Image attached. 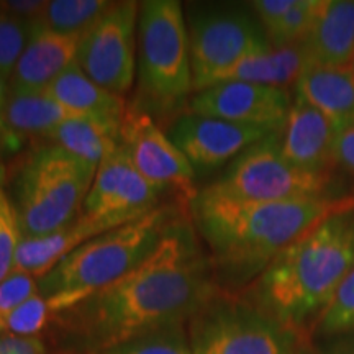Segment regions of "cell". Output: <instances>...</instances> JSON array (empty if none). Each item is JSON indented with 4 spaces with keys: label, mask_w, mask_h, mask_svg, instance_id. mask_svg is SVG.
I'll return each instance as SVG.
<instances>
[{
    "label": "cell",
    "mask_w": 354,
    "mask_h": 354,
    "mask_svg": "<svg viewBox=\"0 0 354 354\" xmlns=\"http://www.w3.org/2000/svg\"><path fill=\"white\" fill-rule=\"evenodd\" d=\"M218 290L209 256L184 212L135 269L53 320L68 351L94 354L184 325Z\"/></svg>",
    "instance_id": "6da1fadb"
},
{
    "label": "cell",
    "mask_w": 354,
    "mask_h": 354,
    "mask_svg": "<svg viewBox=\"0 0 354 354\" xmlns=\"http://www.w3.org/2000/svg\"><path fill=\"white\" fill-rule=\"evenodd\" d=\"M351 207L354 194L259 202L203 187L189 202L187 212L207 248L216 282L223 290L233 292L256 281L281 251L308 230Z\"/></svg>",
    "instance_id": "7a4b0ae2"
},
{
    "label": "cell",
    "mask_w": 354,
    "mask_h": 354,
    "mask_svg": "<svg viewBox=\"0 0 354 354\" xmlns=\"http://www.w3.org/2000/svg\"><path fill=\"white\" fill-rule=\"evenodd\" d=\"M354 268V207L338 212L281 251L256 279L250 299L307 338Z\"/></svg>",
    "instance_id": "3957f363"
},
{
    "label": "cell",
    "mask_w": 354,
    "mask_h": 354,
    "mask_svg": "<svg viewBox=\"0 0 354 354\" xmlns=\"http://www.w3.org/2000/svg\"><path fill=\"white\" fill-rule=\"evenodd\" d=\"M179 215L174 205H158L122 227L92 238L61 259L38 279V292L46 299L53 317L68 312L135 269L151 254Z\"/></svg>",
    "instance_id": "277c9868"
},
{
    "label": "cell",
    "mask_w": 354,
    "mask_h": 354,
    "mask_svg": "<svg viewBox=\"0 0 354 354\" xmlns=\"http://www.w3.org/2000/svg\"><path fill=\"white\" fill-rule=\"evenodd\" d=\"M95 171L48 141L33 146L13 167L8 187L24 236H46L76 218Z\"/></svg>",
    "instance_id": "5b68a950"
},
{
    "label": "cell",
    "mask_w": 354,
    "mask_h": 354,
    "mask_svg": "<svg viewBox=\"0 0 354 354\" xmlns=\"http://www.w3.org/2000/svg\"><path fill=\"white\" fill-rule=\"evenodd\" d=\"M136 109L172 112L194 94L189 35L183 3L146 0L140 3L136 50Z\"/></svg>",
    "instance_id": "8992f818"
},
{
    "label": "cell",
    "mask_w": 354,
    "mask_h": 354,
    "mask_svg": "<svg viewBox=\"0 0 354 354\" xmlns=\"http://www.w3.org/2000/svg\"><path fill=\"white\" fill-rule=\"evenodd\" d=\"M192 354H299L304 338L250 297L218 290L190 317Z\"/></svg>",
    "instance_id": "52a82bcc"
},
{
    "label": "cell",
    "mask_w": 354,
    "mask_h": 354,
    "mask_svg": "<svg viewBox=\"0 0 354 354\" xmlns=\"http://www.w3.org/2000/svg\"><path fill=\"white\" fill-rule=\"evenodd\" d=\"M281 133L274 131L241 153L207 189L234 198L259 202L300 201L331 196L335 172H313L292 165L281 151Z\"/></svg>",
    "instance_id": "ba28073f"
},
{
    "label": "cell",
    "mask_w": 354,
    "mask_h": 354,
    "mask_svg": "<svg viewBox=\"0 0 354 354\" xmlns=\"http://www.w3.org/2000/svg\"><path fill=\"white\" fill-rule=\"evenodd\" d=\"M194 92L243 57L271 50L258 19L241 8L194 7L185 15Z\"/></svg>",
    "instance_id": "9c48e42d"
},
{
    "label": "cell",
    "mask_w": 354,
    "mask_h": 354,
    "mask_svg": "<svg viewBox=\"0 0 354 354\" xmlns=\"http://www.w3.org/2000/svg\"><path fill=\"white\" fill-rule=\"evenodd\" d=\"M140 2H113L95 24L82 33L77 64L88 79L123 97L136 77Z\"/></svg>",
    "instance_id": "30bf717a"
},
{
    "label": "cell",
    "mask_w": 354,
    "mask_h": 354,
    "mask_svg": "<svg viewBox=\"0 0 354 354\" xmlns=\"http://www.w3.org/2000/svg\"><path fill=\"white\" fill-rule=\"evenodd\" d=\"M120 146L146 179L174 190L185 205L197 196L192 166L149 113L128 107L120 125Z\"/></svg>",
    "instance_id": "8fae6325"
},
{
    "label": "cell",
    "mask_w": 354,
    "mask_h": 354,
    "mask_svg": "<svg viewBox=\"0 0 354 354\" xmlns=\"http://www.w3.org/2000/svg\"><path fill=\"white\" fill-rule=\"evenodd\" d=\"M274 131L279 130L240 125L185 112L172 120L167 136L187 158L194 172H207L236 159Z\"/></svg>",
    "instance_id": "7c38bea8"
},
{
    "label": "cell",
    "mask_w": 354,
    "mask_h": 354,
    "mask_svg": "<svg viewBox=\"0 0 354 354\" xmlns=\"http://www.w3.org/2000/svg\"><path fill=\"white\" fill-rule=\"evenodd\" d=\"M292 97L284 88L248 82H221L194 92L187 112L201 117L281 130Z\"/></svg>",
    "instance_id": "4fadbf2b"
},
{
    "label": "cell",
    "mask_w": 354,
    "mask_h": 354,
    "mask_svg": "<svg viewBox=\"0 0 354 354\" xmlns=\"http://www.w3.org/2000/svg\"><path fill=\"white\" fill-rule=\"evenodd\" d=\"M166 189L148 180L133 166L122 146L97 167L82 212L92 215L141 216L156 209Z\"/></svg>",
    "instance_id": "5bb4252c"
},
{
    "label": "cell",
    "mask_w": 354,
    "mask_h": 354,
    "mask_svg": "<svg viewBox=\"0 0 354 354\" xmlns=\"http://www.w3.org/2000/svg\"><path fill=\"white\" fill-rule=\"evenodd\" d=\"M138 216L128 215H92L81 212L71 223L57 232L41 238L21 240L13 263V272H25L35 279L43 277L66 256L86 245L92 238L122 227Z\"/></svg>",
    "instance_id": "9a60e30c"
},
{
    "label": "cell",
    "mask_w": 354,
    "mask_h": 354,
    "mask_svg": "<svg viewBox=\"0 0 354 354\" xmlns=\"http://www.w3.org/2000/svg\"><path fill=\"white\" fill-rule=\"evenodd\" d=\"M336 128L328 118L295 94L281 133V151L292 165L313 172H335Z\"/></svg>",
    "instance_id": "2e32d148"
},
{
    "label": "cell",
    "mask_w": 354,
    "mask_h": 354,
    "mask_svg": "<svg viewBox=\"0 0 354 354\" xmlns=\"http://www.w3.org/2000/svg\"><path fill=\"white\" fill-rule=\"evenodd\" d=\"M82 35L59 33L33 25L19 63L8 79V92H41L77 63Z\"/></svg>",
    "instance_id": "e0dca14e"
},
{
    "label": "cell",
    "mask_w": 354,
    "mask_h": 354,
    "mask_svg": "<svg viewBox=\"0 0 354 354\" xmlns=\"http://www.w3.org/2000/svg\"><path fill=\"white\" fill-rule=\"evenodd\" d=\"M302 44L310 66L353 68L354 0H325Z\"/></svg>",
    "instance_id": "ac0fdd59"
},
{
    "label": "cell",
    "mask_w": 354,
    "mask_h": 354,
    "mask_svg": "<svg viewBox=\"0 0 354 354\" xmlns=\"http://www.w3.org/2000/svg\"><path fill=\"white\" fill-rule=\"evenodd\" d=\"M307 66L308 57L302 43L272 46L271 50L243 57L230 68L220 71L207 87L221 82H248L287 91V87L297 84Z\"/></svg>",
    "instance_id": "d6986e66"
},
{
    "label": "cell",
    "mask_w": 354,
    "mask_h": 354,
    "mask_svg": "<svg viewBox=\"0 0 354 354\" xmlns=\"http://www.w3.org/2000/svg\"><path fill=\"white\" fill-rule=\"evenodd\" d=\"M295 94L320 110L338 133L354 123V66L320 68L308 64L295 84Z\"/></svg>",
    "instance_id": "ffe728a7"
},
{
    "label": "cell",
    "mask_w": 354,
    "mask_h": 354,
    "mask_svg": "<svg viewBox=\"0 0 354 354\" xmlns=\"http://www.w3.org/2000/svg\"><path fill=\"white\" fill-rule=\"evenodd\" d=\"M43 92L71 112L84 117L122 123L128 110L123 97L88 79L77 63L57 76Z\"/></svg>",
    "instance_id": "44dd1931"
},
{
    "label": "cell",
    "mask_w": 354,
    "mask_h": 354,
    "mask_svg": "<svg viewBox=\"0 0 354 354\" xmlns=\"http://www.w3.org/2000/svg\"><path fill=\"white\" fill-rule=\"evenodd\" d=\"M120 125L94 117H76L61 123L44 141L99 167L120 146Z\"/></svg>",
    "instance_id": "7402d4cb"
},
{
    "label": "cell",
    "mask_w": 354,
    "mask_h": 354,
    "mask_svg": "<svg viewBox=\"0 0 354 354\" xmlns=\"http://www.w3.org/2000/svg\"><path fill=\"white\" fill-rule=\"evenodd\" d=\"M84 117L71 112L44 92H8L7 127L20 141L24 138L46 140L61 123Z\"/></svg>",
    "instance_id": "603a6c76"
},
{
    "label": "cell",
    "mask_w": 354,
    "mask_h": 354,
    "mask_svg": "<svg viewBox=\"0 0 354 354\" xmlns=\"http://www.w3.org/2000/svg\"><path fill=\"white\" fill-rule=\"evenodd\" d=\"M110 0H46L38 25L59 33L82 35L112 7Z\"/></svg>",
    "instance_id": "cb8c5ba5"
},
{
    "label": "cell",
    "mask_w": 354,
    "mask_h": 354,
    "mask_svg": "<svg viewBox=\"0 0 354 354\" xmlns=\"http://www.w3.org/2000/svg\"><path fill=\"white\" fill-rule=\"evenodd\" d=\"M94 354H192L184 325H172Z\"/></svg>",
    "instance_id": "d4e9b609"
},
{
    "label": "cell",
    "mask_w": 354,
    "mask_h": 354,
    "mask_svg": "<svg viewBox=\"0 0 354 354\" xmlns=\"http://www.w3.org/2000/svg\"><path fill=\"white\" fill-rule=\"evenodd\" d=\"M325 0H297L286 17L268 33L271 46H289L302 43L315 25Z\"/></svg>",
    "instance_id": "484cf974"
},
{
    "label": "cell",
    "mask_w": 354,
    "mask_h": 354,
    "mask_svg": "<svg viewBox=\"0 0 354 354\" xmlns=\"http://www.w3.org/2000/svg\"><path fill=\"white\" fill-rule=\"evenodd\" d=\"M3 177L6 172L0 167V282L6 281L13 272L17 250L24 240L19 215L8 196Z\"/></svg>",
    "instance_id": "4316f807"
},
{
    "label": "cell",
    "mask_w": 354,
    "mask_h": 354,
    "mask_svg": "<svg viewBox=\"0 0 354 354\" xmlns=\"http://www.w3.org/2000/svg\"><path fill=\"white\" fill-rule=\"evenodd\" d=\"M315 326L322 335H344L354 331V268L339 284Z\"/></svg>",
    "instance_id": "83f0119b"
},
{
    "label": "cell",
    "mask_w": 354,
    "mask_h": 354,
    "mask_svg": "<svg viewBox=\"0 0 354 354\" xmlns=\"http://www.w3.org/2000/svg\"><path fill=\"white\" fill-rule=\"evenodd\" d=\"M33 25L25 24L0 10V77L8 81L19 63Z\"/></svg>",
    "instance_id": "f1b7e54d"
},
{
    "label": "cell",
    "mask_w": 354,
    "mask_h": 354,
    "mask_svg": "<svg viewBox=\"0 0 354 354\" xmlns=\"http://www.w3.org/2000/svg\"><path fill=\"white\" fill-rule=\"evenodd\" d=\"M53 320V312L43 295L35 294L12 312L7 320L6 333L37 338Z\"/></svg>",
    "instance_id": "f546056e"
},
{
    "label": "cell",
    "mask_w": 354,
    "mask_h": 354,
    "mask_svg": "<svg viewBox=\"0 0 354 354\" xmlns=\"http://www.w3.org/2000/svg\"><path fill=\"white\" fill-rule=\"evenodd\" d=\"M38 294V279L25 272H12L0 282V335L6 333L12 312L26 299Z\"/></svg>",
    "instance_id": "4dcf8cb0"
},
{
    "label": "cell",
    "mask_w": 354,
    "mask_h": 354,
    "mask_svg": "<svg viewBox=\"0 0 354 354\" xmlns=\"http://www.w3.org/2000/svg\"><path fill=\"white\" fill-rule=\"evenodd\" d=\"M295 2L297 0H254L251 2V8L268 35L282 20V17H286L287 12L295 6Z\"/></svg>",
    "instance_id": "1f68e13d"
},
{
    "label": "cell",
    "mask_w": 354,
    "mask_h": 354,
    "mask_svg": "<svg viewBox=\"0 0 354 354\" xmlns=\"http://www.w3.org/2000/svg\"><path fill=\"white\" fill-rule=\"evenodd\" d=\"M46 0H0V10L28 25L41 21Z\"/></svg>",
    "instance_id": "d6a6232c"
},
{
    "label": "cell",
    "mask_w": 354,
    "mask_h": 354,
    "mask_svg": "<svg viewBox=\"0 0 354 354\" xmlns=\"http://www.w3.org/2000/svg\"><path fill=\"white\" fill-rule=\"evenodd\" d=\"M0 354H48V349L39 336L26 338L3 333L0 335Z\"/></svg>",
    "instance_id": "836d02e7"
},
{
    "label": "cell",
    "mask_w": 354,
    "mask_h": 354,
    "mask_svg": "<svg viewBox=\"0 0 354 354\" xmlns=\"http://www.w3.org/2000/svg\"><path fill=\"white\" fill-rule=\"evenodd\" d=\"M335 162L354 177V123L336 135Z\"/></svg>",
    "instance_id": "e575fe53"
},
{
    "label": "cell",
    "mask_w": 354,
    "mask_h": 354,
    "mask_svg": "<svg viewBox=\"0 0 354 354\" xmlns=\"http://www.w3.org/2000/svg\"><path fill=\"white\" fill-rule=\"evenodd\" d=\"M7 99H8V81L0 77V154L12 153L20 149L21 141L17 138L13 133L8 130L6 120L7 110Z\"/></svg>",
    "instance_id": "d590c367"
},
{
    "label": "cell",
    "mask_w": 354,
    "mask_h": 354,
    "mask_svg": "<svg viewBox=\"0 0 354 354\" xmlns=\"http://www.w3.org/2000/svg\"><path fill=\"white\" fill-rule=\"evenodd\" d=\"M326 354H354V339H344V342L335 344Z\"/></svg>",
    "instance_id": "8d00e7d4"
},
{
    "label": "cell",
    "mask_w": 354,
    "mask_h": 354,
    "mask_svg": "<svg viewBox=\"0 0 354 354\" xmlns=\"http://www.w3.org/2000/svg\"><path fill=\"white\" fill-rule=\"evenodd\" d=\"M299 354H305V353H299Z\"/></svg>",
    "instance_id": "74e56055"
}]
</instances>
